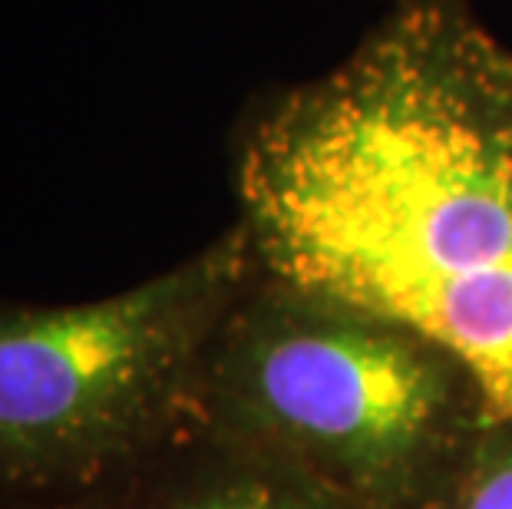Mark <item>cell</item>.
Here are the masks:
<instances>
[{"label":"cell","instance_id":"obj_1","mask_svg":"<svg viewBox=\"0 0 512 509\" xmlns=\"http://www.w3.org/2000/svg\"><path fill=\"white\" fill-rule=\"evenodd\" d=\"M232 189L258 272L420 331L512 417V47L463 0H400L248 113Z\"/></svg>","mask_w":512,"mask_h":509},{"label":"cell","instance_id":"obj_2","mask_svg":"<svg viewBox=\"0 0 512 509\" xmlns=\"http://www.w3.org/2000/svg\"><path fill=\"white\" fill-rule=\"evenodd\" d=\"M489 410L476 377L420 331L255 265L205 351L192 430L354 509H430Z\"/></svg>","mask_w":512,"mask_h":509},{"label":"cell","instance_id":"obj_3","mask_svg":"<svg viewBox=\"0 0 512 509\" xmlns=\"http://www.w3.org/2000/svg\"><path fill=\"white\" fill-rule=\"evenodd\" d=\"M252 268L232 225L116 295L0 301V500H90L192 433L205 351Z\"/></svg>","mask_w":512,"mask_h":509},{"label":"cell","instance_id":"obj_4","mask_svg":"<svg viewBox=\"0 0 512 509\" xmlns=\"http://www.w3.org/2000/svg\"><path fill=\"white\" fill-rule=\"evenodd\" d=\"M76 509H354L308 476L192 430Z\"/></svg>","mask_w":512,"mask_h":509},{"label":"cell","instance_id":"obj_5","mask_svg":"<svg viewBox=\"0 0 512 509\" xmlns=\"http://www.w3.org/2000/svg\"><path fill=\"white\" fill-rule=\"evenodd\" d=\"M430 509H512V417L489 410L463 467Z\"/></svg>","mask_w":512,"mask_h":509},{"label":"cell","instance_id":"obj_6","mask_svg":"<svg viewBox=\"0 0 512 509\" xmlns=\"http://www.w3.org/2000/svg\"><path fill=\"white\" fill-rule=\"evenodd\" d=\"M0 509H76V503H20V500H0Z\"/></svg>","mask_w":512,"mask_h":509}]
</instances>
